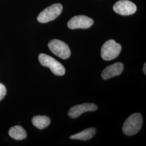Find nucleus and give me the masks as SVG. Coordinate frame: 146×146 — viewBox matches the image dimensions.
I'll return each mask as SVG.
<instances>
[{
    "mask_svg": "<svg viewBox=\"0 0 146 146\" xmlns=\"http://www.w3.org/2000/svg\"><path fill=\"white\" fill-rule=\"evenodd\" d=\"M143 123L141 114L136 113L129 116L123 123L122 131L128 136H132L137 134L141 129Z\"/></svg>",
    "mask_w": 146,
    "mask_h": 146,
    "instance_id": "obj_1",
    "label": "nucleus"
},
{
    "mask_svg": "<svg viewBox=\"0 0 146 146\" xmlns=\"http://www.w3.org/2000/svg\"><path fill=\"white\" fill-rule=\"evenodd\" d=\"M122 47L114 40H109L103 44L101 56L105 61H111L117 58L121 52Z\"/></svg>",
    "mask_w": 146,
    "mask_h": 146,
    "instance_id": "obj_2",
    "label": "nucleus"
},
{
    "mask_svg": "<svg viewBox=\"0 0 146 146\" xmlns=\"http://www.w3.org/2000/svg\"><path fill=\"white\" fill-rule=\"evenodd\" d=\"M38 60L43 66L48 67L54 74L62 76L65 74L66 70L62 64L52 56L45 54H40Z\"/></svg>",
    "mask_w": 146,
    "mask_h": 146,
    "instance_id": "obj_3",
    "label": "nucleus"
},
{
    "mask_svg": "<svg viewBox=\"0 0 146 146\" xmlns=\"http://www.w3.org/2000/svg\"><path fill=\"white\" fill-rule=\"evenodd\" d=\"M63 7L60 3L52 5L44 9L37 16V21L45 23L56 19L62 11Z\"/></svg>",
    "mask_w": 146,
    "mask_h": 146,
    "instance_id": "obj_4",
    "label": "nucleus"
},
{
    "mask_svg": "<svg viewBox=\"0 0 146 146\" xmlns=\"http://www.w3.org/2000/svg\"><path fill=\"white\" fill-rule=\"evenodd\" d=\"M48 47L54 55L62 59H67L70 56L69 47L65 42L61 40L53 39L49 42Z\"/></svg>",
    "mask_w": 146,
    "mask_h": 146,
    "instance_id": "obj_5",
    "label": "nucleus"
},
{
    "mask_svg": "<svg viewBox=\"0 0 146 146\" xmlns=\"http://www.w3.org/2000/svg\"><path fill=\"white\" fill-rule=\"evenodd\" d=\"M94 21L88 16L84 15L75 16L68 21V28L71 29H88L92 26Z\"/></svg>",
    "mask_w": 146,
    "mask_h": 146,
    "instance_id": "obj_6",
    "label": "nucleus"
},
{
    "mask_svg": "<svg viewBox=\"0 0 146 146\" xmlns=\"http://www.w3.org/2000/svg\"><path fill=\"white\" fill-rule=\"evenodd\" d=\"M113 10L122 15H130L135 13L137 7L135 5L129 0H120L113 6Z\"/></svg>",
    "mask_w": 146,
    "mask_h": 146,
    "instance_id": "obj_7",
    "label": "nucleus"
},
{
    "mask_svg": "<svg viewBox=\"0 0 146 146\" xmlns=\"http://www.w3.org/2000/svg\"><path fill=\"white\" fill-rule=\"evenodd\" d=\"M98 110V106L91 103H86L78 104L72 107L68 111V115L73 119L78 117L85 112L93 111Z\"/></svg>",
    "mask_w": 146,
    "mask_h": 146,
    "instance_id": "obj_8",
    "label": "nucleus"
},
{
    "mask_svg": "<svg viewBox=\"0 0 146 146\" xmlns=\"http://www.w3.org/2000/svg\"><path fill=\"white\" fill-rule=\"evenodd\" d=\"M123 68L124 66L122 63H115L105 68L101 74V76L104 80H108L113 77L119 76L122 73Z\"/></svg>",
    "mask_w": 146,
    "mask_h": 146,
    "instance_id": "obj_9",
    "label": "nucleus"
},
{
    "mask_svg": "<svg viewBox=\"0 0 146 146\" xmlns=\"http://www.w3.org/2000/svg\"><path fill=\"white\" fill-rule=\"evenodd\" d=\"M96 132L95 128H89L78 134L70 136V138L73 140H80L83 141H87L94 137Z\"/></svg>",
    "mask_w": 146,
    "mask_h": 146,
    "instance_id": "obj_10",
    "label": "nucleus"
},
{
    "mask_svg": "<svg viewBox=\"0 0 146 146\" xmlns=\"http://www.w3.org/2000/svg\"><path fill=\"white\" fill-rule=\"evenodd\" d=\"M8 133L11 137L16 140H22L26 138V131L20 125L12 127Z\"/></svg>",
    "mask_w": 146,
    "mask_h": 146,
    "instance_id": "obj_11",
    "label": "nucleus"
},
{
    "mask_svg": "<svg viewBox=\"0 0 146 146\" xmlns=\"http://www.w3.org/2000/svg\"><path fill=\"white\" fill-rule=\"evenodd\" d=\"M33 125L39 129H43L47 128L50 125V120L46 116H35L32 119Z\"/></svg>",
    "mask_w": 146,
    "mask_h": 146,
    "instance_id": "obj_12",
    "label": "nucleus"
},
{
    "mask_svg": "<svg viewBox=\"0 0 146 146\" xmlns=\"http://www.w3.org/2000/svg\"><path fill=\"white\" fill-rule=\"evenodd\" d=\"M7 93V89L3 84L0 83V101L3 99Z\"/></svg>",
    "mask_w": 146,
    "mask_h": 146,
    "instance_id": "obj_13",
    "label": "nucleus"
},
{
    "mask_svg": "<svg viewBox=\"0 0 146 146\" xmlns=\"http://www.w3.org/2000/svg\"><path fill=\"white\" fill-rule=\"evenodd\" d=\"M146 63H145V64H144V66H143V73H145V74H146Z\"/></svg>",
    "mask_w": 146,
    "mask_h": 146,
    "instance_id": "obj_14",
    "label": "nucleus"
}]
</instances>
